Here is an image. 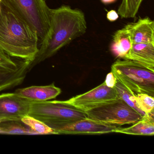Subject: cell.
<instances>
[{
  "label": "cell",
  "instance_id": "6da1fadb",
  "mask_svg": "<svg viewBox=\"0 0 154 154\" xmlns=\"http://www.w3.org/2000/svg\"><path fill=\"white\" fill-rule=\"evenodd\" d=\"M35 30L12 0H0V48L18 59L34 61L39 49Z\"/></svg>",
  "mask_w": 154,
  "mask_h": 154
},
{
  "label": "cell",
  "instance_id": "7a4b0ae2",
  "mask_svg": "<svg viewBox=\"0 0 154 154\" xmlns=\"http://www.w3.org/2000/svg\"><path fill=\"white\" fill-rule=\"evenodd\" d=\"M87 23L84 13L79 9L63 5L52 9L51 27L46 38L40 44L31 70L36 65L55 54L74 39L85 34Z\"/></svg>",
  "mask_w": 154,
  "mask_h": 154
},
{
  "label": "cell",
  "instance_id": "3957f363",
  "mask_svg": "<svg viewBox=\"0 0 154 154\" xmlns=\"http://www.w3.org/2000/svg\"><path fill=\"white\" fill-rule=\"evenodd\" d=\"M116 79L134 94L154 96V70L132 60L118 59L111 66Z\"/></svg>",
  "mask_w": 154,
  "mask_h": 154
},
{
  "label": "cell",
  "instance_id": "277c9868",
  "mask_svg": "<svg viewBox=\"0 0 154 154\" xmlns=\"http://www.w3.org/2000/svg\"><path fill=\"white\" fill-rule=\"evenodd\" d=\"M84 112L89 119L118 126L134 124L142 118L138 112L119 98Z\"/></svg>",
  "mask_w": 154,
  "mask_h": 154
},
{
  "label": "cell",
  "instance_id": "5b68a950",
  "mask_svg": "<svg viewBox=\"0 0 154 154\" xmlns=\"http://www.w3.org/2000/svg\"><path fill=\"white\" fill-rule=\"evenodd\" d=\"M28 115L41 121L59 122H72L87 118L84 111L58 100L32 101Z\"/></svg>",
  "mask_w": 154,
  "mask_h": 154
},
{
  "label": "cell",
  "instance_id": "8992f818",
  "mask_svg": "<svg viewBox=\"0 0 154 154\" xmlns=\"http://www.w3.org/2000/svg\"><path fill=\"white\" fill-rule=\"evenodd\" d=\"M12 1L26 21L37 32L40 46L51 27L52 9L48 6L46 0Z\"/></svg>",
  "mask_w": 154,
  "mask_h": 154
},
{
  "label": "cell",
  "instance_id": "52a82bcc",
  "mask_svg": "<svg viewBox=\"0 0 154 154\" xmlns=\"http://www.w3.org/2000/svg\"><path fill=\"white\" fill-rule=\"evenodd\" d=\"M57 134H102L115 132L120 126L106 124L87 118L72 122L43 121Z\"/></svg>",
  "mask_w": 154,
  "mask_h": 154
},
{
  "label": "cell",
  "instance_id": "ba28073f",
  "mask_svg": "<svg viewBox=\"0 0 154 154\" xmlns=\"http://www.w3.org/2000/svg\"><path fill=\"white\" fill-rule=\"evenodd\" d=\"M118 98L114 87H109L103 82L92 90L74 96L64 102L85 111Z\"/></svg>",
  "mask_w": 154,
  "mask_h": 154
},
{
  "label": "cell",
  "instance_id": "9c48e42d",
  "mask_svg": "<svg viewBox=\"0 0 154 154\" xmlns=\"http://www.w3.org/2000/svg\"><path fill=\"white\" fill-rule=\"evenodd\" d=\"M31 102L16 92L0 94V122L21 121L28 115Z\"/></svg>",
  "mask_w": 154,
  "mask_h": 154
},
{
  "label": "cell",
  "instance_id": "30bf717a",
  "mask_svg": "<svg viewBox=\"0 0 154 154\" xmlns=\"http://www.w3.org/2000/svg\"><path fill=\"white\" fill-rule=\"evenodd\" d=\"M124 27L129 33L133 43L154 44V22L146 17L137 21L130 23Z\"/></svg>",
  "mask_w": 154,
  "mask_h": 154
},
{
  "label": "cell",
  "instance_id": "8fae6325",
  "mask_svg": "<svg viewBox=\"0 0 154 154\" xmlns=\"http://www.w3.org/2000/svg\"><path fill=\"white\" fill-rule=\"evenodd\" d=\"M61 89L54 83L44 86H32L17 90L16 93L32 101H45L56 98L61 94Z\"/></svg>",
  "mask_w": 154,
  "mask_h": 154
},
{
  "label": "cell",
  "instance_id": "7c38bea8",
  "mask_svg": "<svg viewBox=\"0 0 154 154\" xmlns=\"http://www.w3.org/2000/svg\"><path fill=\"white\" fill-rule=\"evenodd\" d=\"M124 59L137 62L154 70V44L133 43Z\"/></svg>",
  "mask_w": 154,
  "mask_h": 154
},
{
  "label": "cell",
  "instance_id": "4fadbf2b",
  "mask_svg": "<svg viewBox=\"0 0 154 154\" xmlns=\"http://www.w3.org/2000/svg\"><path fill=\"white\" fill-rule=\"evenodd\" d=\"M29 71V66L17 69L0 66V92L21 84Z\"/></svg>",
  "mask_w": 154,
  "mask_h": 154
},
{
  "label": "cell",
  "instance_id": "5bb4252c",
  "mask_svg": "<svg viewBox=\"0 0 154 154\" xmlns=\"http://www.w3.org/2000/svg\"><path fill=\"white\" fill-rule=\"evenodd\" d=\"M128 128H119L116 133L140 136H153L154 135V111L146 113L138 121Z\"/></svg>",
  "mask_w": 154,
  "mask_h": 154
},
{
  "label": "cell",
  "instance_id": "9a60e30c",
  "mask_svg": "<svg viewBox=\"0 0 154 154\" xmlns=\"http://www.w3.org/2000/svg\"><path fill=\"white\" fill-rule=\"evenodd\" d=\"M132 45L129 33L124 27L115 32L110 49L114 56L124 59L131 48Z\"/></svg>",
  "mask_w": 154,
  "mask_h": 154
},
{
  "label": "cell",
  "instance_id": "2e32d148",
  "mask_svg": "<svg viewBox=\"0 0 154 154\" xmlns=\"http://www.w3.org/2000/svg\"><path fill=\"white\" fill-rule=\"evenodd\" d=\"M114 88L116 90L118 98L125 102L142 117L146 114L138 106L135 100V94L128 89L117 79H116Z\"/></svg>",
  "mask_w": 154,
  "mask_h": 154
},
{
  "label": "cell",
  "instance_id": "e0dca14e",
  "mask_svg": "<svg viewBox=\"0 0 154 154\" xmlns=\"http://www.w3.org/2000/svg\"><path fill=\"white\" fill-rule=\"evenodd\" d=\"M0 133L10 134H35L21 121L0 122Z\"/></svg>",
  "mask_w": 154,
  "mask_h": 154
},
{
  "label": "cell",
  "instance_id": "ac0fdd59",
  "mask_svg": "<svg viewBox=\"0 0 154 154\" xmlns=\"http://www.w3.org/2000/svg\"><path fill=\"white\" fill-rule=\"evenodd\" d=\"M21 121L33 131L35 134H57L54 129L45 122L29 115L24 116L21 119Z\"/></svg>",
  "mask_w": 154,
  "mask_h": 154
},
{
  "label": "cell",
  "instance_id": "d6986e66",
  "mask_svg": "<svg viewBox=\"0 0 154 154\" xmlns=\"http://www.w3.org/2000/svg\"><path fill=\"white\" fill-rule=\"evenodd\" d=\"M143 0H122L118 9L122 18H132L136 17Z\"/></svg>",
  "mask_w": 154,
  "mask_h": 154
},
{
  "label": "cell",
  "instance_id": "ffe728a7",
  "mask_svg": "<svg viewBox=\"0 0 154 154\" xmlns=\"http://www.w3.org/2000/svg\"><path fill=\"white\" fill-rule=\"evenodd\" d=\"M31 63V61L12 57L0 48V65L10 69H17L30 66Z\"/></svg>",
  "mask_w": 154,
  "mask_h": 154
},
{
  "label": "cell",
  "instance_id": "44dd1931",
  "mask_svg": "<svg viewBox=\"0 0 154 154\" xmlns=\"http://www.w3.org/2000/svg\"><path fill=\"white\" fill-rule=\"evenodd\" d=\"M135 100L140 109L145 113L154 111V97L146 94H136Z\"/></svg>",
  "mask_w": 154,
  "mask_h": 154
},
{
  "label": "cell",
  "instance_id": "7402d4cb",
  "mask_svg": "<svg viewBox=\"0 0 154 154\" xmlns=\"http://www.w3.org/2000/svg\"><path fill=\"white\" fill-rule=\"evenodd\" d=\"M116 79L112 73L111 72L107 75L104 82L107 86L110 87H113L116 82Z\"/></svg>",
  "mask_w": 154,
  "mask_h": 154
},
{
  "label": "cell",
  "instance_id": "603a6c76",
  "mask_svg": "<svg viewBox=\"0 0 154 154\" xmlns=\"http://www.w3.org/2000/svg\"><path fill=\"white\" fill-rule=\"evenodd\" d=\"M106 17L109 21L110 22H114L119 19V15L116 11L112 10L107 13Z\"/></svg>",
  "mask_w": 154,
  "mask_h": 154
},
{
  "label": "cell",
  "instance_id": "cb8c5ba5",
  "mask_svg": "<svg viewBox=\"0 0 154 154\" xmlns=\"http://www.w3.org/2000/svg\"><path fill=\"white\" fill-rule=\"evenodd\" d=\"M100 1L103 3L107 5V4H110L114 3L117 0H100Z\"/></svg>",
  "mask_w": 154,
  "mask_h": 154
}]
</instances>
